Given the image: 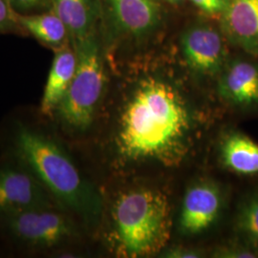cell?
Returning <instances> with one entry per match:
<instances>
[{"label": "cell", "mask_w": 258, "mask_h": 258, "mask_svg": "<svg viewBox=\"0 0 258 258\" xmlns=\"http://www.w3.org/2000/svg\"><path fill=\"white\" fill-rule=\"evenodd\" d=\"M190 116L183 98L169 84L141 83L120 116L117 147L121 157L176 165L187 152Z\"/></svg>", "instance_id": "1"}, {"label": "cell", "mask_w": 258, "mask_h": 258, "mask_svg": "<svg viewBox=\"0 0 258 258\" xmlns=\"http://www.w3.org/2000/svg\"><path fill=\"white\" fill-rule=\"evenodd\" d=\"M14 143L19 161L37 177L55 202L89 223L100 218V194L83 178L58 142L35 129L19 125Z\"/></svg>", "instance_id": "2"}, {"label": "cell", "mask_w": 258, "mask_h": 258, "mask_svg": "<svg viewBox=\"0 0 258 258\" xmlns=\"http://www.w3.org/2000/svg\"><path fill=\"white\" fill-rule=\"evenodd\" d=\"M117 248L127 257L155 254L170 235V206L166 195L153 188L120 194L112 208Z\"/></svg>", "instance_id": "3"}, {"label": "cell", "mask_w": 258, "mask_h": 258, "mask_svg": "<svg viewBox=\"0 0 258 258\" xmlns=\"http://www.w3.org/2000/svg\"><path fill=\"white\" fill-rule=\"evenodd\" d=\"M73 46L78 60L76 72L55 114L65 128L83 132L93 123L105 84V72L95 32L73 42Z\"/></svg>", "instance_id": "4"}, {"label": "cell", "mask_w": 258, "mask_h": 258, "mask_svg": "<svg viewBox=\"0 0 258 258\" xmlns=\"http://www.w3.org/2000/svg\"><path fill=\"white\" fill-rule=\"evenodd\" d=\"M6 231L30 248L54 249L77 235L74 223L54 207H41L1 214Z\"/></svg>", "instance_id": "5"}, {"label": "cell", "mask_w": 258, "mask_h": 258, "mask_svg": "<svg viewBox=\"0 0 258 258\" xmlns=\"http://www.w3.org/2000/svg\"><path fill=\"white\" fill-rule=\"evenodd\" d=\"M54 206L55 199L25 166L0 169V215Z\"/></svg>", "instance_id": "6"}, {"label": "cell", "mask_w": 258, "mask_h": 258, "mask_svg": "<svg viewBox=\"0 0 258 258\" xmlns=\"http://www.w3.org/2000/svg\"><path fill=\"white\" fill-rule=\"evenodd\" d=\"M222 204L221 188L214 182L203 180L189 185L181 208L180 230L187 235H197L207 231L217 220Z\"/></svg>", "instance_id": "7"}, {"label": "cell", "mask_w": 258, "mask_h": 258, "mask_svg": "<svg viewBox=\"0 0 258 258\" xmlns=\"http://www.w3.org/2000/svg\"><path fill=\"white\" fill-rule=\"evenodd\" d=\"M181 46L184 59L198 74H219L226 60V49L220 34L209 26L188 29L182 37Z\"/></svg>", "instance_id": "8"}, {"label": "cell", "mask_w": 258, "mask_h": 258, "mask_svg": "<svg viewBox=\"0 0 258 258\" xmlns=\"http://www.w3.org/2000/svg\"><path fill=\"white\" fill-rule=\"evenodd\" d=\"M221 24L232 44L258 55V0H226Z\"/></svg>", "instance_id": "9"}, {"label": "cell", "mask_w": 258, "mask_h": 258, "mask_svg": "<svg viewBox=\"0 0 258 258\" xmlns=\"http://www.w3.org/2000/svg\"><path fill=\"white\" fill-rule=\"evenodd\" d=\"M218 91L222 99L240 109L258 106V65L237 59L228 65L222 73Z\"/></svg>", "instance_id": "10"}, {"label": "cell", "mask_w": 258, "mask_h": 258, "mask_svg": "<svg viewBox=\"0 0 258 258\" xmlns=\"http://www.w3.org/2000/svg\"><path fill=\"white\" fill-rule=\"evenodd\" d=\"M77 54L74 47L65 46L55 49V57L51 66L40 110L47 116L55 113L56 107L62 101L77 68Z\"/></svg>", "instance_id": "11"}, {"label": "cell", "mask_w": 258, "mask_h": 258, "mask_svg": "<svg viewBox=\"0 0 258 258\" xmlns=\"http://www.w3.org/2000/svg\"><path fill=\"white\" fill-rule=\"evenodd\" d=\"M121 29L134 36L146 35L156 27L160 7L156 0H109Z\"/></svg>", "instance_id": "12"}, {"label": "cell", "mask_w": 258, "mask_h": 258, "mask_svg": "<svg viewBox=\"0 0 258 258\" xmlns=\"http://www.w3.org/2000/svg\"><path fill=\"white\" fill-rule=\"evenodd\" d=\"M51 10L64 22L72 42L95 32L100 17L99 0H52Z\"/></svg>", "instance_id": "13"}, {"label": "cell", "mask_w": 258, "mask_h": 258, "mask_svg": "<svg viewBox=\"0 0 258 258\" xmlns=\"http://www.w3.org/2000/svg\"><path fill=\"white\" fill-rule=\"evenodd\" d=\"M223 166L239 175H258V144L240 131H230L222 139Z\"/></svg>", "instance_id": "14"}, {"label": "cell", "mask_w": 258, "mask_h": 258, "mask_svg": "<svg viewBox=\"0 0 258 258\" xmlns=\"http://www.w3.org/2000/svg\"><path fill=\"white\" fill-rule=\"evenodd\" d=\"M18 24L48 46L58 49L67 45L70 34L64 22L50 10L41 15L17 14Z\"/></svg>", "instance_id": "15"}, {"label": "cell", "mask_w": 258, "mask_h": 258, "mask_svg": "<svg viewBox=\"0 0 258 258\" xmlns=\"http://www.w3.org/2000/svg\"><path fill=\"white\" fill-rule=\"evenodd\" d=\"M234 229L241 242L258 250V191L241 200L235 213Z\"/></svg>", "instance_id": "16"}, {"label": "cell", "mask_w": 258, "mask_h": 258, "mask_svg": "<svg viewBox=\"0 0 258 258\" xmlns=\"http://www.w3.org/2000/svg\"><path fill=\"white\" fill-rule=\"evenodd\" d=\"M213 257L219 258H256L257 249L240 241L239 243L222 246L212 253Z\"/></svg>", "instance_id": "17"}, {"label": "cell", "mask_w": 258, "mask_h": 258, "mask_svg": "<svg viewBox=\"0 0 258 258\" xmlns=\"http://www.w3.org/2000/svg\"><path fill=\"white\" fill-rule=\"evenodd\" d=\"M17 14L10 0H0V32L9 31L19 25Z\"/></svg>", "instance_id": "18"}, {"label": "cell", "mask_w": 258, "mask_h": 258, "mask_svg": "<svg viewBox=\"0 0 258 258\" xmlns=\"http://www.w3.org/2000/svg\"><path fill=\"white\" fill-rule=\"evenodd\" d=\"M17 13H27L37 10L51 8L52 0H10Z\"/></svg>", "instance_id": "19"}, {"label": "cell", "mask_w": 258, "mask_h": 258, "mask_svg": "<svg viewBox=\"0 0 258 258\" xmlns=\"http://www.w3.org/2000/svg\"><path fill=\"white\" fill-rule=\"evenodd\" d=\"M202 256V252L197 249L185 247H173L166 249L163 257L167 258H198Z\"/></svg>", "instance_id": "20"}, {"label": "cell", "mask_w": 258, "mask_h": 258, "mask_svg": "<svg viewBox=\"0 0 258 258\" xmlns=\"http://www.w3.org/2000/svg\"><path fill=\"white\" fill-rule=\"evenodd\" d=\"M194 4L208 14H221L226 0H190Z\"/></svg>", "instance_id": "21"}, {"label": "cell", "mask_w": 258, "mask_h": 258, "mask_svg": "<svg viewBox=\"0 0 258 258\" xmlns=\"http://www.w3.org/2000/svg\"><path fill=\"white\" fill-rule=\"evenodd\" d=\"M166 1L169 2V3H171V4H179V3L183 2L184 0H166Z\"/></svg>", "instance_id": "22"}]
</instances>
